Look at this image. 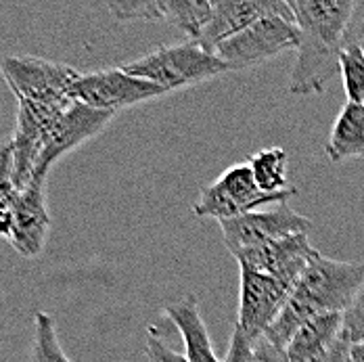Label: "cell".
<instances>
[{
	"label": "cell",
	"instance_id": "20",
	"mask_svg": "<svg viewBox=\"0 0 364 362\" xmlns=\"http://www.w3.org/2000/svg\"><path fill=\"white\" fill-rule=\"evenodd\" d=\"M19 197V188L15 186V159L11 141L0 145V208L13 210Z\"/></svg>",
	"mask_w": 364,
	"mask_h": 362
},
{
	"label": "cell",
	"instance_id": "23",
	"mask_svg": "<svg viewBox=\"0 0 364 362\" xmlns=\"http://www.w3.org/2000/svg\"><path fill=\"white\" fill-rule=\"evenodd\" d=\"M254 346L255 339H252L241 326L235 325L230 335V346L222 362H254Z\"/></svg>",
	"mask_w": 364,
	"mask_h": 362
},
{
	"label": "cell",
	"instance_id": "22",
	"mask_svg": "<svg viewBox=\"0 0 364 362\" xmlns=\"http://www.w3.org/2000/svg\"><path fill=\"white\" fill-rule=\"evenodd\" d=\"M146 358L149 362H188L182 354L168 348V344L161 339L157 326H146Z\"/></svg>",
	"mask_w": 364,
	"mask_h": 362
},
{
	"label": "cell",
	"instance_id": "17",
	"mask_svg": "<svg viewBox=\"0 0 364 362\" xmlns=\"http://www.w3.org/2000/svg\"><path fill=\"white\" fill-rule=\"evenodd\" d=\"M287 161L289 155L281 147L259 149L247 157V164L254 172L257 186L266 193H283L293 188L287 181Z\"/></svg>",
	"mask_w": 364,
	"mask_h": 362
},
{
	"label": "cell",
	"instance_id": "1",
	"mask_svg": "<svg viewBox=\"0 0 364 362\" xmlns=\"http://www.w3.org/2000/svg\"><path fill=\"white\" fill-rule=\"evenodd\" d=\"M299 32L297 59L289 75V92L323 95L339 73V55L356 2L350 0H289Z\"/></svg>",
	"mask_w": 364,
	"mask_h": 362
},
{
	"label": "cell",
	"instance_id": "6",
	"mask_svg": "<svg viewBox=\"0 0 364 362\" xmlns=\"http://www.w3.org/2000/svg\"><path fill=\"white\" fill-rule=\"evenodd\" d=\"M168 95L161 86L134 78L122 68L80 73L72 86L73 101L92 109L117 113L119 109L146 103Z\"/></svg>",
	"mask_w": 364,
	"mask_h": 362
},
{
	"label": "cell",
	"instance_id": "9",
	"mask_svg": "<svg viewBox=\"0 0 364 362\" xmlns=\"http://www.w3.org/2000/svg\"><path fill=\"white\" fill-rule=\"evenodd\" d=\"M241 293H239V312L237 323L252 339L266 335L270 325L279 319L285 304L291 297L293 287L281 283L274 277L257 272L252 268L239 266Z\"/></svg>",
	"mask_w": 364,
	"mask_h": 362
},
{
	"label": "cell",
	"instance_id": "24",
	"mask_svg": "<svg viewBox=\"0 0 364 362\" xmlns=\"http://www.w3.org/2000/svg\"><path fill=\"white\" fill-rule=\"evenodd\" d=\"M343 46H358V48H363L364 53V0L356 2V6H354Z\"/></svg>",
	"mask_w": 364,
	"mask_h": 362
},
{
	"label": "cell",
	"instance_id": "3",
	"mask_svg": "<svg viewBox=\"0 0 364 362\" xmlns=\"http://www.w3.org/2000/svg\"><path fill=\"white\" fill-rule=\"evenodd\" d=\"M122 70L134 78L161 86L166 92L195 86L228 72L226 63L201 48L195 40L157 46L143 57L124 63Z\"/></svg>",
	"mask_w": 364,
	"mask_h": 362
},
{
	"label": "cell",
	"instance_id": "16",
	"mask_svg": "<svg viewBox=\"0 0 364 362\" xmlns=\"http://www.w3.org/2000/svg\"><path fill=\"white\" fill-rule=\"evenodd\" d=\"M325 153L333 164L364 157V105H343L331 128Z\"/></svg>",
	"mask_w": 364,
	"mask_h": 362
},
{
	"label": "cell",
	"instance_id": "4",
	"mask_svg": "<svg viewBox=\"0 0 364 362\" xmlns=\"http://www.w3.org/2000/svg\"><path fill=\"white\" fill-rule=\"evenodd\" d=\"M295 195L297 188L283 193L262 191L255 182L250 164H235L218 181L201 191V195L193 203V214L197 218H214L222 222L255 212V208L266 203H287Z\"/></svg>",
	"mask_w": 364,
	"mask_h": 362
},
{
	"label": "cell",
	"instance_id": "26",
	"mask_svg": "<svg viewBox=\"0 0 364 362\" xmlns=\"http://www.w3.org/2000/svg\"><path fill=\"white\" fill-rule=\"evenodd\" d=\"M350 348L352 346H348L346 341L339 339L323 356H318V358H314V361L310 362H348L350 361Z\"/></svg>",
	"mask_w": 364,
	"mask_h": 362
},
{
	"label": "cell",
	"instance_id": "7",
	"mask_svg": "<svg viewBox=\"0 0 364 362\" xmlns=\"http://www.w3.org/2000/svg\"><path fill=\"white\" fill-rule=\"evenodd\" d=\"M310 228H312V222L306 216H301L299 212L291 210L287 203H281L270 212H250V214L220 222L222 241L232 255L266 245L283 237L308 233Z\"/></svg>",
	"mask_w": 364,
	"mask_h": 362
},
{
	"label": "cell",
	"instance_id": "27",
	"mask_svg": "<svg viewBox=\"0 0 364 362\" xmlns=\"http://www.w3.org/2000/svg\"><path fill=\"white\" fill-rule=\"evenodd\" d=\"M348 362H364V341L350 348V361Z\"/></svg>",
	"mask_w": 364,
	"mask_h": 362
},
{
	"label": "cell",
	"instance_id": "5",
	"mask_svg": "<svg viewBox=\"0 0 364 362\" xmlns=\"http://www.w3.org/2000/svg\"><path fill=\"white\" fill-rule=\"evenodd\" d=\"M299 44V32L295 21L283 15H268L257 19L247 30L222 42L216 48V57L226 63L228 72L247 70L266 63L281 53Z\"/></svg>",
	"mask_w": 364,
	"mask_h": 362
},
{
	"label": "cell",
	"instance_id": "11",
	"mask_svg": "<svg viewBox=\"0 0 364 362\" xmlns=\"http://www.w3.org/2000/svg\"><path fill=\"white\" fill-rule=\"evenodd\" d=\"M316 252L318 250H314L310 245L308 235L297 233V235L270 241V243L254 247V250H245V252L235 255V260L239 262V266L274 277L281 283L295 289L299 277L304 275L306 266L310 264L312 255Z\"/></svg>",
	"mask_w": 364,
	"mask_h": 362
},
{
	"label": "cell",
	"instance_id": "8",
	"mask_svg": "<svg viewBox=\"0 0 364 362\" xmlns=\"http://www.w3.org/2000/svg\"><path fill=\"white\" fill-rule=\"evenodd\" d=\"M0 73L17 101L70 95L77 70L34 55H0ZM73 99V97H72Z\"/></svg>",
	"mask_w": 364,
	"mask_h": 362
},
{
	"label": "cell",
	"instance_id": "18",
	"mask_svg": "<svg viewBox=\"0 0 364 362\" xmlns=\"http://www.w3.org/2000/svg\"><path fill=\"white\" fill-rule=\"evenodd\" d=\"M30 362H72L59 341L55 319L48 312H36L34 316V339L30 348Z\"/></svg>",
	"mask_w": 364,
	"mask_h": 362
},
{
	"label": "cell",
	"instance_id": "25",
	"mask_svg": "<svg viewBox=\"0 0 364 362\" xmlns=\"http://www.w3.org/2000/svg\"><path fill=\"white\" fill-rule=\"evenodd\" d=\"M254 362H291L285 350L270 344L266 337H259L254 346Z\"/></svg>",
	"mask_w": 364,
	"mask_h": 362
},
{
	"label": "cell",
	"instance_id": "12",
	"mask_svg": "<svg viewBox=\"0 0 364 362\" xmlns=\"http://www.w3.org/2000/svg\"><path fill=\"white\" fill-rule=\"evenodd\" d=\"M268 15H283V17L295 21L289 2H281V0H272V2L218 0V2H214V15H212L210 23L201 30V34L197 36L195 42L201 48H205L208 53L216 55V48L222 42L241 34L257 19L268 17Z\"/></svg>",
	"mask_w": 364,
	"mask_h": 362
},
{
	"label": "cell",
	"instance_id": "14",
	"mask_svg": "<svg viewBox=\"0 0 364 362\" xmlns=\"http://www.w3.org/2000/svg\"><path fill=\"white\" fill-rule=\"evenodd\" d=\"M166 316L176 325L184 341V358L188 362H222L212 346L208 326L199 312L197 295L188 293L181 302L164 306Z\"/></svg>",
	"mask_w": 364,
	"mask_h": 362
},
{
	"label": "cell",
	"instance_id": "13",
	"mask_svg": "<svg viewBox=\"0 0 364 362\" xmlns=\"http://www.w3.org/2000/svg\"><path fill=\"white\" fill-rule=\"evenodd\" d=\"M13 230L9 237L11 247L23 257H38L42 254L48 230L50 212L46 206V181H32L19 193L13 206Z\"/></svg>",
	"mask_w": 364,
	"mask_h": 362
},
{
	"label": "cell",
	"instance_id": "2",
	"mask_svg": "<svg viewBox=\"0 0 364 362\" xmlns=\"http://www.w3.org/2000/svg\"><path fill=\"white\" fill-rule=\"evenodd\" d=\"M363 285L364 262L333 260L316 252L299 277L283 312L264 337L285 350L295 331L308 321L333 312L343 314Z\"/></svg>",
	"mask_w": 364,
	"mask_h": 362
},
{
	"label": "cell",
	"instance_id": "10",
	"mask_svg": "<svg viewBox=\"0 0 364 362\" xmlns=\"http://www.w3.org/2000/svg\"><path fill=\"white\" fill-rule=\"evenodd\" d=\"M113 117L115 113L111 111L92 109L84 103L73 101L72 107L63 113V117L57 122V126L53 128V132L48 134L46 143L42 147L32 181H48V172L53 170L55 164H59L77 147L99 137L109 126Z\"/></svg>",
	"mask_w": 364,
	"mask_h": 362
},
{
	"label": "cell",
	"instance_id": "19",
	"mask_svg": "<svg viewBox=\"0 0 364 362\" xmlns=\"http://www.w3.org/2000/svg\"><path fill=\"white\" fill-rule=\"evenodd\" d=\"M339 73L348 103L364 105V53L358 46H343L339 55Z\"/></svg>",
	"mask_w": 364,
	"mask_h": 362
},
{
	"label": "cell",
	"instance_id": "15",
	"mask_svg": "<svg viewBox=\"0 0 364 362\" xmlns=\"http://www.w3.org/2000/svg\"><path fill=\"white\" fill-rule=\"evenodd\" d=\"M343 326V314L333 312V314H323L306 325H301L291 341L285 346V354L291 362H310L318 356H323L327 350H331L341 335Z\"/></svg>",
	"mask_w": 364,
	"mask_h": 362
},
{
	"label": "cell",
	"instance_id": "21",
	"mask_svg": "<svg viewBox=\"0 0 364 362\" xmlns=\"http://www.w3.org/2000/svg\"><path fill=\"white\" fill-rule=\"evenodd\" d=\"M339 339L348 346H356L364 341V285L354 297L352 306L343 312V326Z\"/></svg>",
	"mask_w": 364,
	"mask_h": 362
}]
</instances>
